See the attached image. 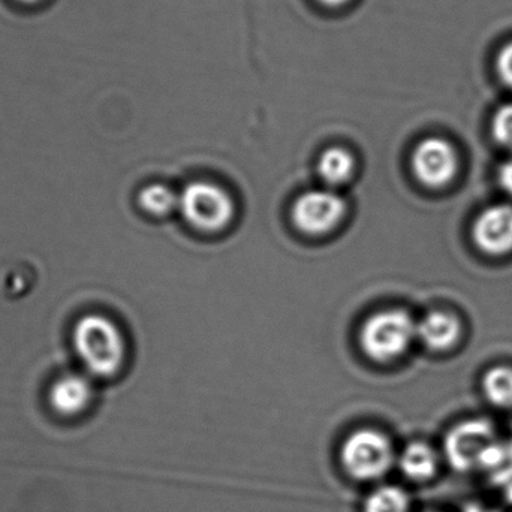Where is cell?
Listing matches in <instances>:
<instances>
[{"label": "cell", "instance_id": "obj_8", "mask_svg": "<svg viewBox=\"0 0 512 512\" xmlns=\"http://www.w3.org/2000/svg\"><path fill=\"white\" fill-rule=\"evenodd\" d=\"M474 240L481 251L504 255L512 251V207L495 206L484 210L474 225Z\"/></svg>", "mask_w": 512, "mask_h": 512}, {"label": "cell", "instance_id": "obj_20", "mask_svg": "<svg viewBox=\"0 0 512 512\" xmlns=\"http://www.w3.org/2000/svg\"><path fill=\"white\" fill-rule=\"evenodd\" d=\"M21 2L33 3V2H38V0H21Z\"/></svg>", "mask_w": 512, "mask_h": 512}, {"label": "cell", "instance_id": "obj_9", "mask_svg": "<svg viewBox=\"0 0 512 512\" xmlns=\"http://www.w3.org/2000/svg\"><path fill=\"white\" fill-rule=\"evenodd\" d=\"M51 408L63 417H75L89 408L93 388L89 378L78 373L60 376L50 390Z\"/></svg>", "mask_w": 512, "mask_h": 512}, {"label": "cell", "instance_id": "obj_6", "mask_svg": "<svg viewBox=\"0 0 512 512\" xmlns=\"http://www.w3.org/2000/svg\"><path fill=\"white\" fill-rule=\"evenodd\" d=\"M346 203L336 192L316 189L298 197L292 209L295 227L310 236L334 230L342 221Z\"/></svg>", "mask_w": 512, "mask_h": 512}, {"label": "cell", "instance_id": "obj_5", "mask_svg": "<svg viewBox=\"0 0 512 512\" xmlns=\"http://www.w3.org/2000/svg\"><path fill=\"white\" fill-rule=\"evenodd\" d=\"M179 210L192 227L219 231L233 219L234 204L230 195L219 186L194 182L179 195Z\"/></svg>", "mask_w": 512, "mask_h": 512}, {"label": "cell", "instance_id": "obj_15", "mask_svg": "<svg viewBox=\"0 0 512 512\" xmlns=\"http://www.w3.org/2000/svg\"><path fill=\"white\" fill-rule=\"evenodd\" d=\"M140 206L155 216L168 215L179 207V195L164 185H150L141 191Z\"/></svg>", "mask_w": 512, "mask_h": 512}, {"label": "cell", "instance_id": "obj_18", "mask_svg": "<svg viewBox=\"0 0 512 512\" xmlns=\"http://www.w3.org/2000/svg\"><path fill=\"white\" fill-rule=\"evenodd\" d=\"M499 182H501L502 189L512 197V159L502 165L501 171H499Z\"/></svg>", "mask_w": 512, "mask_h": 512}, {"label": "cell", "instance_id": "obj_13", "mask_svg": "<svg viewBox=\"0 0 512 512\" xmlns=\"http://www.w3.org/2000/svg\"><path fill=\"white\" fill-rule=\"evenodd\" d=\"M408 493L397 486H379L367 496L363 512H409Z\"/></svg>", "mask_w": 512, "mask_h": 512}, {"label": "cell", "instance_id": "obj_3", "mask_svg": "<svg viewBox=\"0 0 512 512\" xmlns=\"http://www.w3.org/2000/svg\"><path fill=\"white\" fill-rule=\"evenodd\" d=\"M340 463L352 480L372 483L390 472L396 463V453L390 438L384 433L375 429H360L343 442Z\"/></svg>", "mask_w": 512, "mask_h": 512}, {"label": "cell", "instance_id": "obj_14", "mask_svg": "<svg viewBox=\"0 0 512 512\" xmlns=\"http://www.w3.org/2000/svg\"><path fill=\"white\" fill-rule=\"evenodd\" d=\"M484 394L492 405L512 408V369L493 367L483 379Z\"/></svg>", "mask_w": 512, "mask_h": 512}, {"label": "cell", "instance_id": "obj_4", "mask_svg": "<svg viewBox=\"0 0 512 512\" xmlns=\"http://www.w3.org/2000/svg\"><path fill=\"white\" fill-rule=\"evenodd\" d=\"M417 337V322L405 310L375 313L364 322L360 342L363 351L375 361L400 357Z\"/></svg>", "mask_w": 512, "mask_h": 512}, {"label": "cell", "instance_id": "obj_16", "mask_svg": "<svg viewBox=\"0 0 512 512\" xmlns=\"http://www.w3.org/2000/svg\"><path fill=\"white\" fill-rule=\"evenodd\" d=\"M492 131L499 144L512 149V104L499 108L493 117Z\"/></svg>", "mask_w": 512, "mask_h": 512}, {"label": "cell", "instance_id": "obj_17", "mask_svg": "<svg viewBox=\"0 0 512 512\" xmlns=\"http://www.w3.org/2000/svg\"><path fill=\"white\" fill-rule=\"evenodd\" d=\"M498 72L501 80L512 89V42L505 45L499 53Z\"/></svg>", "mask_w": 512, "mask_h": 512}, {"label": "cell", "instance_id": "obj_12", "mask_svg": "<svg viewBox=\"0 0 512 512\" xmlns=\"http://www.w3.org/2000/svg\"><path fill=\"white\" fill-rule=\"evenodd\" d=\"M355 162L351 153L333 147L325 150L318 162V173L327 185L337 186L348 182L354 173Z\"/></svg>", "mask_w": 512, "mask_h": 512}, {"label": "cell", "instance_id": "obj_11", "mask_svg": "<svg viewBox=\"0 0 512 512\" xmlns=\"http://www.w3.org/2000/svg\"><path fill=\"white\" fill-rule=\"evenodd\" d=\"M439 454L426 442H411L399 457L402 474L412 483H427L439 471Z\"/></svg>", "mask_w": 512, "mask_h": 512}, {"label": "cell", "instance_id": "obj_2", "mask_svg": "<svg viewBox=\"0 0 512 512\" xmlns=\"http://www.w3.org/2000/svg\"><path fill=\"white\" fill-rule=\"evenodd\" d=\"M508 448L499 444L495 427L486 420L457 424L444 439V456L457 472L493 468L507 456Z\"/></svg>", "mask_w": 512, "mask_h": 512}, {"label": "cell", "instance_id": "obj_7", "mask_svg": "<svg viewBox=\"0 0 512 512\" xmlns=\"http://www.w3.org/2000/svg\"><path fill=\"white\" fill-rule=\"evenodd\" d=\"M412 168L423 185L442 188L456 176L459 159L448 141L432 137L418 144L412 155Z\"/></svg>", "mask_w": 512, "mask_h": 512}, {"label": "cell", "instance_id": "obj_10", "mask_svg": "<svg viewBox=\"0 0 512 512\" xmlns=\"http://www.w3.org/2000/svg\"><path fill=\"white\" fill-rule=\"evenodd\" d=\"M462 334L459 319L444 312H432L417 324V337L433 351H445L456 345Z\"/></svg>", "mask_w": 512, "mask_h": 512}, {"label": "cell", "instance_id": "obj_19", "mask_svg": "<svg viewBox=\"0 0 512 512\" xmlns=\"http://www.w3.org/2000/svg\"><path fill=\"white\" fill-rule=\"evenodd\" d=\"M321 2L325 3V5L337 6L342 5V3H345L346 0H321Z\"/></svg>", "mask_w": 512, "mask_h": 512}, {"label": "cell", "instance_id": "obj_1", "mask_svg": "<svg viewBox=\"0 0 512 512\" xmlns=\"http://www.w3.org/2000/svg\"><path fill=\"white\" fill-rule=\"evenodd\" d=\"M74 345L90 375L110 378L125 363L126 345L122 331L107 316L87 315L75 325Z\"/></svg>", "mask_w": 512, "mask_h": 512}]
</instances>
